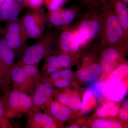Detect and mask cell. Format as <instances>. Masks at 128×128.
Listing matches in <instances>:
<instances>
[{
  "label": "cell",
  "instance_id": "obj_1",
  "mask_svg": "<svg viewBox=\"0 0 128 128\" xmlns=\"http://www.w3.org/2000/svg\"><path fill=\"white\" fill-rule=\"evenodd\" d=\"M102 27L100 38L101 46H113L128 43L124 33L109 2L100 6Z\"/></svg>",
  "mask_w": 128,
  "mask_h": 128
},
{
  "label": "cell",
  "instance_id": "obj_2",
  "mask_svg": "<svg viewBox=\"0 0 128 128\" xmlns=\"http://www.w3.org/2000/svg\"><path fill=\"white\" fill-rule=\"evenodd\" d=\"M0 34L16 54L23 53L27 48V42L30 38L23 25L22 17L6 23L4 27L0 28Z\"/></svg>",
  "mask_w": 128,
  "mask_h": 128
},
{
  "label": "cell",
  "instance_id": "obj_3",
  "mask_svg": "<svg viewBox=\"0 0 128 128\" xmlns=\"http://www.w3.org/2000/svg\"><path fill=\"white\" fill-rule=\"evenodd\" d=\"M102 22L100 6H95L88 9L74 28L83 35L88 42L98 36L100 38Z\"/></svg>",
  "mask_w": 128,
  "mask_h": 128
},
{
  "label": "cell",
  "instance_id": "obj_4",
  "mask_svg": "<svg viewBox=\"0 0 128 128\" xmlns=\"http://www.w3.org/2000/svg\"><path fill=\"white\" fill-rule=\"evenodd\" d=\"M58 36L54 32L43 35L37 43L27 47L19 62L28 64H39L49 55L52 46L57 42Z\"/></svg>",
  "mask_w": 128,
  "mask_h": 128
},
{
  "label": "cell",
  "instance_id": "obj_5",
  "mask_svg": "<svg viewBox=\"0 0 128 128\" xmlns=\"http://www.w3.org/2000/svg\"><path fill=\"white\" fill-rule=\"evenodd\" d=\"M6 92L2 102L6 112L8 118L19 113L28 114L33 111L32 96L24 92L9 89Z\"/></svg>",
  "mask_w": 128,
  "mask_h": 128
},
{
  "label": "cell",
  "instance_id": "obj_6",
  "mask_svg": "<svg viewBox=\"0 0 128 128\" xmlns=\"http://www.w3.org/2000/svg\"><path fill=\"white\" fill-rule=\"evenodd\" d=\"M46 14L42 8L28 9L22 16L23 25L30 38L39 39L43 36Z\"/></svg>",
  "mask_w": 128,
  "mask_h": 128
},
{
  "label": "cell",
  "instance_id": "obj_7",
  "mask_svg": "<svg viewBox=\"0 0 128 128\" xmlns=\"http://www.w3.org/2000/svg\"><path fill=\"white\" fill-rule=\"evenodd\" d=\"M80 13V7L74 6L49 12L46 14V24L50 28H63L68 26Z\"/></svg>",
  "mask_w": 128,
  "mask_h": 128
},
{
  "label": "cell",
  "instance_id": "obj_8",
  "mask_svg": "<svg viewBox=\"0 0 128 128\" xmlns=\"http://www.w3.org/2000/svg\"><path fill=\"white\" fill-rule=\"evenodd\" d=\"M16 53L10 48L3 37L0 38V73L5 92L8 90L11 82V73L14 66Z\"/></svg>",
  "mask_w": 128,
  "mask_h": 128
},
{
  "label": "cell",
  "instance_id": "obj_9",
  "mask_svg": "<svg viewBox=\"0 0 128 128\" xmlns=\"http://www.w3.org/2000/svg\"><path fill=\"white\" fill-rule=\"evenodd\" d=\"M12 89L18 91L27 92L32 96L36 88L35 80L28 74L18 62L15 63L11 73Z\"/></svg>",
  "mask_w": 128,
  "mask_h": 128
},
{
  "label": "cell",
  "instance_id": "obj_10",
  "mask_svg": "<svg viewBox=\"0 0 128 128\" xmlns=\"http://www.w3.org/2000/svg\"><path fill=\"white\" fill-rule=\"evenodd\" d=\"M54 91L52 85L46 82H41L37 84L33 94L31 96L32 112H39L44 109Z\"/></svg>",
  "mask_w": 128,
  "mask_h": 128
},
{
  "label": "cell",
  "instance_id": "obj_11",
  "mask_svg": "<svg viewBox=\"0 0 128 128\" xmlns=\"http://www.w3.org/2000/svg\"><path fill=\"white\" fill-rule=\"evenodd\" d=\"M26 128H56V124L50 115L45 113L32 112L28 114Z\"/></svg>",
  "mask_w": 128,
  "mask_h": 128
},
{
  "label": "cell",
  "instance_id": "obj_12",
  "mask_svg": "<svg viewBox=\"0 0 128 128\" xmlns=\"http://www.w3.org/2000/svg\"><path fill=\"white\" fill-rule=\"evenodd\" d=\"M108 1L123 30L125 40L128 44V6L121 0H108Z\"/></svg>",
  "mask_w": 128,
  "mask_h": 128
},
{
  "label": "cell",
  "instance_id": "obj_13",
  "mask_svg": "<svg viewBox=\"0 0 128 128\" xmlns=\"http://www.w3.org/2000/svg\"><path fill=\"white\" fill-rule=\"evenodd\" d=\"M118 45L109 46L102 53L101 66L102 70L104 73L111 72L114 64L119 59L120 54L117 48Z\"/></svg>",
  "mask_w": 128,
  "mask_h": 128
},
{
  "label": "cell",
  "instance_id": "obj_14",
  "mask_svg": "<svg viewBox=\"0 0 128 128\" xmlns=\"http://www.w3.org/2000/svg\"><path fill=\"white\" fill-rule=\"evenodd\" d=\"M103 90L108 98L112 100H121L125 96L126 89L123 84L118 80H112L104 85Z\"/></svg>",
  "mask_w": 128,
  "mask_h": 128
},
{
  "label": "cell",
  "instance_id": "obj_15",
  "mask_svg": "<svg viewBox=\"0 0 128 128\" xmlns=\"http://www.w3.org/2000/svg\"><path fill=\"white\" fill-rule=\"evenodd\" d=\"M102 67L100 64L95 63L89 68L82 69L78 72L79 78L85 82H90L96 80L100 73Z\"/></svg>",
  "mask_w": 128,
  "mask_h": 128
},
{
  "label": "cell",
  "instance_id": "obj_16",
  "mask_svg": "<svg viewBox=\"0 0 128 128\" xmlns=\"http://www.w3.org/2000/svg\"><path fill=\"white\" fill-rule=\"evenodd\" d=\"M73 34V28L68 26L62 28L60 34L58 36L57 42L61 50L65 53H69L70 50L71 38Z\"/></svg>",
  "mask_w": 128,
  "mask_h": 128
},
{
  "label": "cell",
  "instance_id": "obj_17",
  "mask_svg": "<svg viewBox=\"0 0 128 128\" xmlns=\"http://www.w3.org/2000/svg\"><path fill=\"white\" fill-rule=\"evenodd\" d=\"M50 107L51 114L56 119L62 121H66L68 119V115L71 112L68 108L62 106L56 102H51Z\"/></svg>",
  "mask_w": 128,
  "mask_h": 128
},
{
  "label": "cell",
  "instance_id": "obj_18",
  "mask_svg": "<svg viewBox=\"0 0 128 128\" xmlns=\"http://www.w3.org/2000/svg\"><path fill=\"white\" fill-rule=\"evenodd\" d=\"M18 62L24 71L28 75L34 78L36 81V85L41 82V77L38 70V64H22L20 62Z\"/></svg>",
  "mask_w": 128,
  "mask_h": 128
},
{
  "label": "cell",
  "instance_id": "obj_19",
  "mask_svg": "<svg viewBox=\"0 0 128 128\" xmlns=\"http://www.w3.org/2000/svg\"><path fill=\"white\" fill-rule=\"evenodd\" d=\"M45 63L43 66L42 70L43 72L51 73L57 71L60 66L58 60V57L56 56H48L46 57Z\"/></svg>",
  "mask_w": 128,
  "mask_h": 128
},
{
  "label": "cell",
  "instance_id": "obj_20",
  "mask_svg": "<svg viewBox=\"0 0 128 128\" xmlns=\"http://www.w3.org/2000/svg\"><path fill=\"white\" fill-rule=\"evenodd\" d=\"M14 2V0H8L0 7V12L2 22L6 23L9 22Z\"/></svg>",
  "mask_w": 128,
  "mask_h": 128
},
{
  "label": "cell",
  "instance_id": "obj_21",
  "mask_svg": "<svg viewBox=\"0 0 128 128\" xmlns=\"http://www.w3.org/2000/svg\"><path fill=\"white\" fill-rule=\"evenodd\" d=\"M128 66L122 64L118 67L111 74L110 79L111 80H118L124 77L128 74Z\"/></svg>",
  "mask_w": 128,
  "mask_h": 128
},
{
  "label": "cell",
  "instance_id": "obj_22",
  "mask_svg": "<svg viewBox=\"0 0 128 128\" xmlns=\"http://www.w3.org/2000/svg\"><path fill=\"white\" fill-rule=\"evenodd\" d=\"M9 119L7 116L6 110L0 100V126L1 128H13Z\"/></svg>",
  "mask_w": 128,
  "mask_h": 128
},
{
  "label": "cell",
  "instance_id": "obj_23",
  "mask_svg": "<svg viewBox=\"0 0 128 128\" xmlns=\"http://www.w3.org/2000/svg\"><path fill=\"white\" fill-rule=\"evenodd\" d=\"M67 0H45L44 4L49 12L54 11L62 8Z\"/></svg>",
  "mask_w": 128,
  "mask_h": 128
},
{
  "label": "cell",
  "instance_id": "obj_24",
  "mask_svg": "<svg viewBox=\"0 0 128 128\" xmlns=\"http://www.w3.org/2000/svg\"><path fill=\"white\" fill-rule=\"evenodd\" d=\"M44 2L45 0H26L24 6L28 9H38L44 4Z\"/></svg>",
  "mask_w": 128,
  "mask_h": 128
},
{
  "label": "cell",
  "instance_id": "obj_25",
  "mask_svg": "<svg viewBox=\"0 0 128 128\" xmlns=\"http://www.w3.org/2000/svg\"><path fill=\"white\" fill-rule=\"evenodd\" d=\"M114 123L108 120H99L94 122L92 127L93 128H114Z\"/></svg>",
  "mask_w": 128,
  "mask_h": 128
},
{
  "label": "cell",
  "instance_id": "obj_26",
  "mask_svg": "<svg viewBox=\"0 0 128 128\" xmlns=\"http://www.w3.org/2000/svg\"><path fill=\"white\" fill-rule=\"evenodd\" d=\"M58 60L60 67L67 68L71 64V59L70 56L66 54H61L58 56Z\"/></svg>",
  "mask_w": 128,
  "mask_h": 128
},
{
  "label": "cell",
  "instance_id": "obj_27",
  "mask_svg": "<svg viewBox=\"0 0 128 128\" xmlns=\"http://www.w3.org/2000/svg\"><path fill=\"white\" fill-rule=\"evenodd\" d=\"M72 110L77 111L80 110L81 107L80 100L79 98L76 96L70 97L68 104Z\"/></svg>",
  "mask_w": 128,
  "mask_h": 128
},
{
  "label": "cell",
  "instance_id": "obj_28",
  "mask_svg": "<svg viewBox=\"0 0 128 128\" xmlns=\"http://www.w3.org/2000/svg\"><path fill=\"white\" fill-rule=\"evenodd\" d=\"M110 116H116L118 112V109L113 102H108L103 107Z\"/></svg>",
  "mask_w": 128,
  "mask_h": 128
},
{
  "label": "cell",
  "instance_id": "obj_29",
  "mask_svg": "<svg viewBox=\"0 0 128 128\" xmlns=\"http://www.w3.org/2000/svg\"><path fill=\"white\" fill-rule=\"evenodd\" d=\"M70 80L64 79L61 76H60L57 80H54V85L59 88H64L68 86L70 84Z\"/></svg>",
  "mask_w": 128,
  "mask_h": 128
},
{
  "label": "cell",
  "instance_id": "obj_30",
  "mask_svg": "<svg viewBox=\"0 0 128 128\" xmlns=\"http://www.w3.org/2000/svg\"><path fill=\"white\" fill-rule=\"evenodd\" d=\"M92 94V92L90 90L87 91L84 95L82 100V109L83 111H85L87 109L88 105V102Z\"/></svg>",
  "mask_w": 128,
  "mask_h": 128
},
{
  "label": "cell",
  "instance_id": "obj_31",
  "mask_svg": "<svg viewBox=\"0 0 128 128\" xmlns=\"http://www.w3.org/2000/svg\"><path fill=\"white\" fill-rule=\"evenodd\" d=\"M87 6L88 9L100 6L97 0H78Z\"/></svg>",
  "mask_w": 128,
  "mask_h": 128
},
{
  "label": "cell",
  "instance_id": "obj_32",
  "mask_svg": "<svg viewBox=\"0 0 128 128\" xmlns=\"http://www.w3.org/2000/svg\"><path fill=\"white\" fill-rule=\"evenodd\" d=\"M70 97L66 94H60L58 96V100L60 103L64 104H68Z\"/></svg>",
  "mask_w": 128,
  "mask_h": 128
},
{
  "label": "cell",
  "instance_id": "obj_33",
  "mask_svg": "<svg viewBox=\"0 0 128 128\" xmlns=\"http://www.w3.org/2000/svg\"><path fill=\"white\" fill-rule=\"evenodd\" d=\"M107 112L104 108H99L96 112V114L100 118H104L106 116Z\"/></svg>",
  "mask_w": 128,
  "mask_h": 128
},
{
  "label": "cell",
  "instance_id": "obj_34",
  "mask_svg": "<svg viewBox=\"0 0 128 128\" xmlns=\"http://www.w3.org/2000/svg\"><path fill=\"white\" fill-rule=\"evenodd\" d=\"M119 115L121 119L124 121H126L128 118V112L124 110L123 108L120 109L119 112Z\"/></svg>",
  "mask_w": 128,
  "mask_h": 128
},
{
  "label": "cell",
  "instance_id": "obj_35",
  "mask_svg": "<svg viewBox=\"0 0 128 128\" xmlns=\"http://www.w3.org/2000/svg\"><path fill=\"white\" fill-rule=\"evenodd\" d=\"M123 108L124 110L128 112V100L124 102L123 105Z\"/></svg>",
  "mask_w": 128,
  "mask_h": 128
},
{
  "label": "cell",
  "instance_id": "obj_36",
  "mask_svg": "<svg viewBox=\"0 0 128 128\" xmlns=\"http://www.w3.org/2000/svg\"><path fill=\"white\" fill-rule=\"evenodd\" d=\"M97 0L98 1L100 6L109 2L108 0Z\"/></svg>",
  "mask_w": 128,
  "mask_h": 128
},
{
  "label": "cell",
  "instance_id": "obj_37",
  "mask_svg": "<svg viewBox=\"0 0 128 128\" xmlns=\"http://www.w3.org/2000/svg\"><path fill=\"white\" fill-rule=\"evenodd\" d=\"M14 0L16 1V2L21 4L25 6L24 4H25V2L26 0Z\"/></svg>",
  "mask_w": 128,
  "mask_h": 128
},
{
  "label": "cell",
  "instance_id": "obj_38",
  "mask_svg": "<svg viewBox=\"0 0 128 128\" xmlns=\"http://www.w3.org/2000/svg\"><path fill=\"white\" fill-rule=\"evenodd\" d=\"M8 0H0V7Z\"/></svg>",
  "mask_w": 128,
  "mask_h": 128
},
{
  "label": "cell",
  "instance_id": "obj_39",
  "mask_svg": "<svg viewBox=\"0 0 128 128\" xmlns=\"http://www.w3.org/2000/svg\"><path fill=\"white\" fill-rule=\"evenodd\" d=\"M126 6H128V0H121Z\"/></svg>",
  "mask_w": 128,
  "mask_h": 128
},
{
  "label": "cell",
  "instance_id": "obj_40",
  "mask_svg": "<svg viewBox=\"0 0 128 128\" xmlns=\"http://www.w3.org/2000/svg\"><path fill=\"white\" fill-rule=\"evenodd\" d=\"M69 128H78L79 127L78 126H75V125H73V126H69L68 127Z\"/></svg>",
  "mask_w": 128,
  "mask_h": 128
},
{
  "label": "cell",
  "instance_id": "obj_41",
  "mask_svg": "<svg viewBox=\"0 0 128 128\" xmlns=\"http://www.w3.org/2000/svg\"><path fill=\"white\" fill-rule=\"evenodd\" d=\"M2 78L1 75L0 73V86L2 85Z\"/></svg>",
  "mask_w": 128,
  "mask_h": 128
},
{
  "label": "cell",
  "instance_id": "obj_42",
  "mask_svg": "<svg viewBox=\"0 0 128 128\" xmlns=\"http://www.w3.org/2000/svg\"><path fill=\"white\" fill-rule=\"evenodd\" d=\"M2 22V17L1 16L0 12V24L1 22Z\"/></svg>",
  "mask_w": 128,
  "mask_h": 128
},
{
  "label": "cell",
  "instance_id": "obj_43",
  "mask_svg": "<svg viewBox=\"0 0 128 128\" xmlns=\"http://www.w3.org/2000/svg\"><path fill=\"white\" fill-rule=\"evenodd\" d=\"M82 128H87V127H82Z\"/></svg>",
  "mask_w": 128,
  "mask_h": 128
},
{
  "label": "cell",
  "instance_id": "obj_44",
  "mask_svg": "<svg viewBox=\"0 0 128 128\" xmlns=\"http://www.w3.org/2000/svg\"><path fill=\"white\" fill-rule=\"evenodd\" d=\"M0 128H1V127L0 126Z\"/></svg>",
  "mask_w": 128,
  "mask_h": 128
},
{
  "label": "cell",
  "instance_id": "obj_45",
  "mask_svg": "<svg viewBox=\"0 0 128 128\" xmlns=\"http://www.w3.org/2000/svg\"></svg>",
  "mask_w": 128,
  "mask_h": 128
}]
</instances>
